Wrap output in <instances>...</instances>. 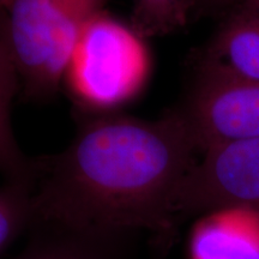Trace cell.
I'll list each match as a JSON object with an SVG mask.
<instances>
[{
	"label": "cell",
	"instance_id": "cell-4",
	"mask_svg": "<svg viewBox=\"0 0 259 259\" xmlns=\"http://www.w3.org/2000/svg\"><path fill=\"white\" fill-rule=\"evenodd\" d=\"M199 155L259 137V82L197 57L184 102L177 107Z\"/></svg>",
	"mask_w": 259,
	"mask_h": 259
},
{
	"label": "cell",
	"instance_id": "cell-7",
	"mask_svg": "<svg viewBox=\"0 0 259 259\" xmlns=\"http://www.w3.org/2000/svg\"><path fill=\"white\" fill-rule=\"evenodd\" d=\"M4 0H0V173L8 183L32 187L36 162L19 148L11 125V105L18 92L19 79L10 56L3 30Z\"/></svg>",
	"mask_w": 259,
	"mask_h": 259
},
{
	"label": "cell",
	"instance_id": "cell-2",
	"mask_svg": "<svg viewBox=\"0 0 259 259\" xmlns=\"http://www.w3.org/2000/svg\"><path fill=\"white\" fill-rule=\"evenodd\" d=\"M150 70L145 37L101 10L80 30L61 83L85 111L111 112L143 92Z\"/></svg>",
	"mask_w": 259,
	"mask_h": 259
},
{
	"label": "cell",
	"instance_id": "cell-10",
	"mask_svg": "<svg viewBox=\"0 0 259 259\" xmlns=\"http://www.w3.org/2000/svg\"><path fill=\"white\" fill-rule=\"evenodd\" d=\"M198 0H135L131 22L143 37L163 36L186 25Z\"/></svg>",
	"mask_w": 259,
	"mask_h": 259
},
{
	"label": "cell",
	"instance_id": "cell-1",
	"mask_svg": "<svg viewBox=\"0 0 259 259\" xmlns=\"http://www.w3.org/2000/svg\"><path fill=\"white\" fill-rule=\"evenodd\" d=\"M198 155L176 108L155 120L92 119L65 150L35 160L31 226L116 240L139 231L169 238L174 197Z\"/></svg>",
	"mask_w": 259,
	"mask_h": 259
},
{
	"label": "cell",
	"instance_id": "cell-8",
	"mask_svg": "<svg viewBox=\"0 0 259 259\" xmlns=\"http://www.w3.org/2000/svg\"><path fill=\"white\" fill-rule=\"evenodd\" d=\"M34 235L15 259H124L130 240L100 238L51 226H31Z\"/></svg>",
	"mask_w": 259,
	"mask_h": 259
},
{
	"label": "cell",
	"instance_id": "cell-3",
	"mask_svg": "<svg viewBox=\"0 0 259 259\" xmlns=\"http://www.w3.org/2000/svg\"><path fill=\"white\" fill-rule=\"evenodd\" d=\"M106 0H4L3 30L24 95L44 100L63 82L71 51Z\"/></svg>",
	"mask_w": 259,
	"mask_h": 259
},
{
	"label": "cell",
	"instance_id": "cell-6",
	"mask_svg": "<svg viewBox=\"0 0 259 259\" xmlns=\"http://www.w3.org/2000/svg\"><path fill=\"white\" fill-rule=\"evenodd\" d=\"M197 57L259 82V9L239 8L227 12Z\"/></svg>",
	"mask_w": 259,
	"mask_h": 259
},
{
	"label": "cell",
	"instance_id": "cell-5",
	"mask_svg": "<svg viewBox=\"0 0 259 259\" xmlns=\"http://www.w3.org/2000/svg\"><path fill=\"white\" fill-rule=\"evenodd\" d=\"M199 156L174 197L176 222L226 211L259 216V137L218 145Z\"/></svg>",
	"mask_w": 259,
	"mask_h": 259
},
{
	"label": "cell",
	"instance_id": "cell-9",
	"mask_svg": "<svg viewBox=\"0 0 259 259\" xmlns=\"http://www.w3.org/2000/svg\"><path fill=\"white\" fill-rule=\"evenodd\" d=\"M191 259H259V236L227 218L206 215L191 236Z\"/></svg>",
	"mask_w": 259,
	"mask_h": 259
},
{
	"label": "cell",
	"instance_id": "cell-12",
	"mask_svg": "<svg viewBox=\"0 0 259 259\" xmlns=\"http://www.w3.org/2000/svg\"><path fill=\"white\" fill-rule=\"evenodd\" d=\"M200 3H203L206 8L221 9L225 11V15L227 12L239 8L259 9V0H198L197 6H198Z\"/></svg>",
	"mask_w": 259,
	"mask_h": 259
},
{
	"label": "cell",
	"instance_id": "cell-11",
	"mask_svg": "<svg viewBox=\"0 0 259 259\" xmlns=\"http://www.w3.org/2000/svg\"><path fill=\"white\" fill-rule=\"evenodd\" d=\"M32 222L31 189L8 183L0 187V253Z\"/></svg>",
	"mask_w": 259,
	"mask_h": 259
}]
</instances>
